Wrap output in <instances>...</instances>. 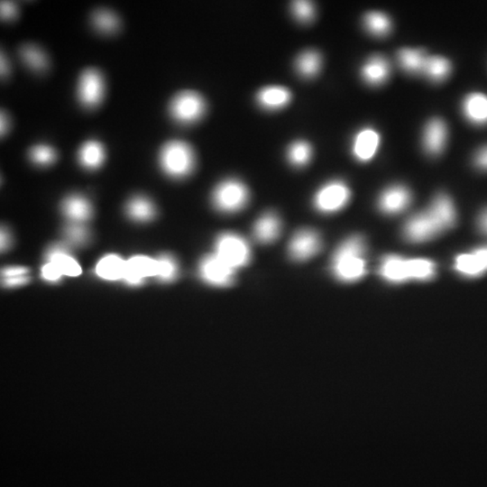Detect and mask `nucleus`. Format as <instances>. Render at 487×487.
<instances>
[{
  "label": "nucleus",
  "mask_w": 487,
  "mask_h": 487,
  "mask_svg": "<svg viewBox=\"0 0 487 487\" xmlns=\"http://www.w3.org/2000/svg\"><path fill=\"white\" fill-rule=\"evenodd\" d=\"M366 242L361 236L346 239L335 252L331 271L337 280L354 283L362 279L367 274L364 259Z\"/></svg>",
  "instance_id": "nucleus-1"
},
{
  "label": "nucleus",
  "mask_w": 487,
  "mask_h": 487,
  "mask_svg": "<svg viewBox=\"0 0 487 487\" xmlns=\"http://www.w3.org/2000/svg\"><path fill=\"white\" fill-rule=\"evenodd\" d=\"M160 164L163 172L171 177H186L195 166V154L186 143L169 142L161 150Z\"/></svg>",
  "instance_id": "nucleus-2"
},
{
  "label": "nucleus",
  "mask_w": 487,
  "mask_h": 487,
  "mask_svg": "<svg viewBox=\"0 0 487 487\" xmlns=\"http://www.w3.org/2000/svg\"><path fill=\"white\" fill-rule=\"evenodd\" d=\"M249 191L246 185L238 180L221 182L213 191L212 202L215 208L225 213H234L246 207Z\"/></svg>",
  "instance_id": "nucleus-3"
},
{
  "label": "nucleus",
  "mask_w": 487,
  "mask_h": 487,
  "mask_svg": "<svg viewBox=\"0 0 487 487\" xmlns=\"http://www.w3.org/2000/svg\"><path fill=\"white\" fill-rule=\"evenodd\" d=\"M215 249L216 255L235 270L250 262L249 245L243 238L234 233L220 235L217 239Z\"/></svg>",
  "instance_id": "nucleus-4"
},
{
  "label": "nucleus",
  "mask_w": 487,
  "mask_h": 487,
  "mask_svg": "<svg viewBox=\"0 0 487 487\" xmlns=\"http://www.w3.org/2000/svg\"><path fill=\"white\" fill-rule=\"evenodd\" d=\"M206 103L201 95L194 91H184L172 100L170 112L172 118L184 124L198 121L204 115Z\"/></svg>",
  "instance_id": "nucleus-5"
},
{
  "label": "nucleus",
  "mask_w": 487,
  "mask_h": 487,
  "mask_svg": "<svg viewBox=\"0 0 487 487\" xmlns=\"http://www.w3.org/2000/svg\"><path fill=\"white\" fill-rule=\"evenodd\" d=\"M351 197V191L344 182L330 181L316 193L315 205L322 213H334L346 207Z\"/></svg>",
  "instance_id": "nucleus-6"
},
{
  "label": "nucleus",
  "mask_w": 487,
  "mask_h": 487,
  "mask_svg": "<svg viewBox=\"0 0 487 487\" xmlns=\"http://www.w3.org/2000/svg\"><path fill=\"white\" fill-rule=\"evenodd\" d=\"M443 229L428 211L414 215L405 223L403 236L411 243H424L440 236Z\"/></svg>",
  "instance_id": "nucleus-7"
},
{
  "label": "nucleus",
  "mask_w": 487,
  "mask_h": 487,
  "mask_svg": "<svg viewBox=\"0 0 487 487\" xmlns=\"http://www.w3.org/2000/svg\"><path fill=\"white\" fill-rule=\"evenodd\" d=\"M200 276L208 285L228 287L235 282L236 270L215 255L205 256L199 267Z\"/></svg>",
  "instance_id": "nucleus-8"
},
{
  "label": "nucleus",
  "mask_w": 487,
  "mask_h": 487,
  "mask_svg": "<svg viewBox=\"0 0 487 487\" xmlns=\"http://www.w3.org/2000/svg\"><path fill=\"white\" fill-rule=\"evenodd\" d=\"M321 247L322 241L318 233L312 229H301L290 241L289 254L295 261H307L315 256Z\"/></svg>",
  "instance_id": "nucleus-9"
},
{
  "label": "nucleus",
  "mask_w": 487,
  "mask_h": 487,
  "mask_svg": "<svg viewBox=\"0 0 487 487\" xmlns=\"http://www.w3.org/2000/svg\"><path fill=\"white\" fill-rule=\"evenodd\" d=\"M104 95V80L100 71L88 69L83 71L79 82L80 100L86 107H94L100 103Z\"/></svg>",
  "instance_id": "nucleus-10"
},
{
  "label": "nucleus",
  "mask_w": 487,
  "mask_h": 487,
  "mask_svg": "<svg viewBox=\"0 0 487 487\" xmlns=\"http://www.w3.org/2000/svg\"><path fill=\"white\" fill-rule=\"evenodd\" d=\"M157 259L136 256L127 260L123 281L130 286H140L148 277L157 276Z\"/></svg>",
  "instance_id": "nucleus-11"
},
{
  "label": "nucleus",
  "mask_w": 487,
  "mask_h": 487,
  "mask_svg": "<svg viewBox=\"0 0 487 487\" xmlns=\"http://www.w3.org/2000/svg\"><path fill=\"white\" fill-rule=\"evenodd\" d=\"M454 267L465 277L477 278L483 276L487 272V246L479 247L472 253L457 256Z\"/></svg>",
  "instance_id": "nucleus-12"
},
{
  "label": "nucleus",
  "mask_w": 487,
  "mask_h": 487,
  "mask_svg": "<svg viewBox=\"0 0 487 487\" xmlns=\"http://www.w3.org/2000/svg\"><path fill=\"white\" fill-rule=\"evenodd\" d=\"M411 202V191L402 185H396L388 188L381 194L378 207L385 214H398L405 211Z\"/></svg>",
  "instance_id": "nucleus-13"
},
{
  "label": "nucleus",
  "mask_w": 487,
  "mask_h": 487,
  "mask_svg": "<svg viewBox=\"0 0 487 487\" xmlns=\"http://www.w3.org/2000/svg\"><path fill=\"white\" fill-rule=\"evenodd\" d=\"M380 145V136L373 128H364L355 134L352 152L360 162H369L375 157Z\"/></svg>",
  "instance_id": "nucleus-14"
},
{
  "label": "nucleus",
  "mask_w": 487,
  "mask_h": 487,
  "mask_svg": "<svg viewBox=\"0 0 487 487\" xmlns=\"http://www.w3.org/2000/svg\"><path fill=\"white\" fill-rule=\"evenodd\" d=\"M46 259L47 262L55 264L64 276L77 277L82 274V267L71 255L70 250L65 245H53L47 250Z\"/></svg>",
  "instance_id": "nucleus-15"
},
{
  "label": "nucleus",
  "mask_w": 487,
  "mask_h": 487,
  "mask_svg": "<svg viewBox=\"0 0 487 487\" xmlns=\"http://www.w3.org/2000/svg\"><path fill=\"white\" fill-rule=\"evenodd\" d=\"M448 128L441 118L432 119L426 125L423 136V145L427 153L438 155L443 151L446 145Z\"/></svg>",
  "instance_id": "nucleus-16"
},
{
  "label": "nucleus",
  "mask_w": 487,
  "mask_h": 487,
  "mask_svg": "<svg viewBox=\"0 0 487 487\" xmlns=\"http://www.w3.org/2000/svg\"><path fill=\"white\" fill-rule=\"evenodd\" d=\"M379 274L384 280L393 283L411 280L408 260L398 256H387L382 258Z\"/></svg>",
  "instance_id": "nucleus-17"
},
{
  "label": "nucleus",
  "mask_w": 487,
  "mask_h": 487,
  "mask_svg": "<svg viewBox=\"0 0 487 487\" xmlns=\"http://www.w3.org/2000/svg\"><path fill=\"white\" fill-rule=\"evenodd\" d=\"M429 211L440 224L443 231L454 228L457 222V212L452 201L447 194L440 193L435 197Z\"/></svg>",
  "instance_id": "nucleus-18"
},
{
  "label": "nucleus",
  "mask_w": 487,
  "mask_h": 487,
  "mask_svg": "<svg viewBox=\"0 0 487 487\" xmlns=\"http://www.w3.org/2000/svg\"><path fill=\"white\" fill-rule=\"evenodd\" d=\"M282 222L279 217L273 212L263 215L254 227V236L259 243L270 244L280 237Z\"/></svg>",
  "instance_id": "nucleus-19"
},
{
  "label": "nucleus",
  "mask_w": 487,
  "mask_h": 487,
  "mask_svg": "<svg viewBox=\"0 0 487 487\" xmlns=\"http://www.w3.org/2000/svg\"><path fill=\"white\" fill-rule=\"evenodd\" d=\"M391 73L389 62L381 55H375L364 64L361 74L364 82L378 86L387 82Z\"/></svg>",
  "instance_id": "nucleus-20"
},
{
  "label": "nucleus",
  "mask_w": 487,
  "mask_h": 487,
  "mask_svg": "<svg viewBox=\"0 0 487 487\" xmlns=\"http://www.w3.org/2000/svg\"><path fill=\"white\" fill-rule=\"evenodd\" d=\"M62 211L68 220L76 223L89 220L94 213L91 202L80 195H71L65 199L62 204Z\"/></svg>",
  "instance_id": "nucleus-21"
},
{
  "label": "nucleus",
  "mask_w": 487,
  "mask_h": 487,
  "mask_svg": "<svg viewBox=\"0 0 487 487\" xmlns=\"http://www.w3.org/2000/svg\"><path fill=\"white\" fill-rule=\"evenodd\" d=\"M291 100L292 94L285 87H265L258 94L259 105L268 110L283 109L288 105Z\"/></svg>",
  "instance_id": "nucleus-22"
},
{
  "label": "nucleus",
  "mask_w": 487,
  "mask_h": 487,
  "mask_svg": "<svg viewBox=\"0 0 487 487\" xmlns=\"http://www.w3.org/2000/svg\"><path fill=\"white\" fill-rule=\"evenodd\" d=\"M466 118L475 125L487 124V96L479 92L471 94L463 101Z\"/></svg>",
  "instance_id": "nucleus-23"
},
{
  "label": "nucleus",
  "mask_w": 487,
  "mask_h": 487,
  "mask_svg": "<svg viewBox=\"0 0 487 487\" xmlns=\"http://www.w3.org/2000/svg\"><path fill=\"white\" fill-rule=\"evenodd\" d=\"M127 261L121 256L107 255L101 258L96 265V274L106 281L123 280Z\"/></svg>",
  "instance_id": "nucleus-24"
},
{
  "label": "nucleus",
  "mask_w": 487,
  "mask_h": 487,
  "mask_svg": "<svg viewBox=\"0 0 487 487\" xmlns=\"http://www.w3.org/2000/svg\"><path fill=\"white\" fill-rule=\"evenodd\" d=\"M397 58L403 70L411 74L423 73L428 59L423 51L411 48L400 50Z\"/></svg>",
  "instance_id": "nucleus-25"
},
{
  "label": "nucleus",
  "mask_w": 487,
  "mask_h": 487,
  "mask_svg": "<svg viewBox=\"0 0 487 487\" xmlns=\"http://www.w3.org/2000/svg\"><path fill=\"white\" fill-rule=\"evenodd\" d=\"M128 217L139 222H148L157 215L153 202L143 196L134 197L127 206Z\"/></svg>",
  "instance_id": "nucleus-26"
},
{
  "label": "nucleus",
  "mask_w": 487,
  "mask_h": 487,
  "mask_svg": "<svg viewBox=\"0 0 487 487\" xmlns=\"http://www.w3.org/2000/svg\"><path fill=\"white\" fill-rule=\"evenodd\" d=\"M79 160L88 169H97L105 160V151L101 143L89 141L85 143L79 152Z\"/></svg>",
  "instance_id": "nucleus-27"
},
{
  "label": "nucleus",
  "mask_w": 487,
  "mask_h": 487,
  "mask_svg": "<svg viewBox=\"0 0 487 487\" xmlns=\"http://www.w3.org/2000/svg\"><path fill=\"white\" fill-rule=\"evenodd\" d=\"M296 70L301 76L312 78L319 73L321 68V56L315 51H306L296 60Z\"/></svg>",
  "instance_id": "nucleus-28"
},
{
  "label": "nucleus",
  "mask_w": 487,
  "mask_h": 487,
  "mask_svg": "<svg viewBox=\"0 0 487 487\" xmlns=\"http://www.w3.org/2000/svg\"><path fill=\"white\" fill-rule=\"evenodd\" d=\"M423 73L432 82H441L446 80L451 73L450 62L441 56L428 57Z\"/></svg>",
  "instance_id": "nucleus-29"
},
{
  "label": "nucleus",
  "mask_w": 487,
  "mask_h": 487,
  "mask_svg": "<svg viewBox=\"0 0 487 487\" xmlns=\"http://www.w3.org/2000/svg\"><path fill=\"white\" fill-rule=\"evenodd\" d=\"M367 31L375 37H382L389 34L392 23L389 17L381 12H370L364 19Z\"/></svg>",
  "instance_id": "nucleus-30"
},
{
  "label": "nucleus",
  "mask_w": 487,
  "mask_h": 487,
  "mask_svg": "<svg viewBox=\"0 0 487 487\" xmlns=\"http://www.w3.org/2000/svg\"><path fill=\"white\" fill-rule=\"evenodd\" d=\"M20 55L23 61L32 70L42 71L48 67V59L46 53L40 48L26 44L20 49Z\"/></svg>",
  "instance_id": "nucleus-31"
},
{
  "label": "nucleus",
  "mask_w": 487,
  "mask_h": 487,
  "mask_svg": "<svg viewBox=\"0 0 487 487\" xmlns=\"http://www.w3.org/2000/svg\"><path fill=\"white\" fill-rule=\"evenodd\" d=\"M411 280L428 281L434 278L436 265L429 259L408 260Z\"/></svg>",
  "instance_id": "nucleus-32"
},
{
  "label": "nucleus",
  "mask_w": 487,
  "mask_h": 487,
  "mask_svg": "<svg viewBox=\"0 0 487 487\" xmlns=\"http://www.w3.org/2000/svg\"><path fill=\"white\" fill-rule=\"evenodd\" d=\"M157 276L163 283H172L178 277L179 267L177 261L172 256L163 255L157 258Z\"/></svg>",
  "instance_id": "nucleus-33"
},
{
  "label": "nucleus",
  "mask_w": 487,
  "mask_h": 487,
  "mask_svg": "<svg viewBox=\"0 0 487 487\" xmlns=\"http://www.w3.org/2000/svg\"><path fill=\"white\" fill-rule=\"evenodd\" d=\"M312 157V148L309 143L297 141L292 143L287 152L290 163L294 166L303 167L309 163Z\"/></svg>",
  "instance_id": "nucleus-34"
},
{
  "label": "nucleus",
  "mask_w": 487,
  "mask_h": 487,
  "mask_svg": "<svg viewBox=\"0 0 487 487\" xmlns=\"http://www.w3.org/2000/svg\"><path fill=\"white\" fill-rule=\"evenodd\" d=\"M92 20L96 28L104 33L115 32L119 26L118 17L112 12L107 10L96 12Z\"/></svg>",
  "instance_id": "nucleus-35"
},
{
  "label": "nucleus",
  "mask_w": 487,
  "mask_h": 487,
  "mask_svg": "<svg viewBox=\"0 0 487 487\" xmlns=\"http://www.w3.org/2000/svg\"><path fill=\"white\" fill-rule=\"evenodd\" d=\"M65 238L69 243L73 246H83L89 238V230L80 223L71 222L65 227L64 230Z\"/></svg>",
  "instance_id": "nucleus-36"
},
{
  "label": "nucleus",
  "mask_w": 487,
  "mask_h": 487,
  "mask_svg": "<svg viewBox=\"0 0 487 487\" xmlns=\"http://www.w3.org/2000/svg\"><path fill=\"white\" fill-rule=\"evenodd\" d=\"M30 158L33 162L39 164V166H48V164L55 162L56 153L50 146L41 145L31 149Z\"/></svg>",
  "instance_id": "nucleus-37"
},
{
  "label": "nucleus",
  "mask_w": 487,
  "mask_h": 487,
  "mask_svg": "<svg viewBox=\"0 0 487 487\" xmlns=\"http://www.w3.org/2000/svg\"><path fill=\"white\" fill-rule=\"evenodd\" d=\"M292 13L301 23H309L315 16V8L312 3L295 1L292 5Z\"/></svg>",
  "instance_id": "nucleus-38"
},
{
  "label": "nucleus",
  "mask_w": 487,
  "mask_h": 487,
  "mask_svg": "<svg viewBox=\"0 0 487 487\" xmlns=\"http://www.w3.org/2000/svg\"><path fill=\"white\" fill-rule=\"evenodd\" d=\"M62 276L64 274L53 263L47 262L41 269V277L48 283H57Z\"/></svg>",
  "instance_id": "nucleus-39"
},
{
  "label": "nucleus",
  "mask_w": 487,
  "mask_h": 487,
  "mask_svg": "<svg viewBox=\"0 0 487 487\" xmlns=\"http://www.w3.org/2000/svg\"><path fill=\"white\" fill-rule=\"evenodd\" d=\"M0 11H1V17L3 19H14L17 15V6L12 2H1Z\"/></svg>",
  "instance_id": "nucleus-40"
},
{
  "label": "nucleus",
  "mask_w": 487,
  "mask_h": 487,
  "mask_svg": "<svg viewBox=\"0 0 487 487\" xmlns=\"http://www.w3.org/2000/svg\"><path fill=\"white\" fill-rule=\"evenodd\" d=\"M29 270L24 267H6L2 270L3 279L5 278L19 277L28 276Z\"/></svg>",
  "instance_id": "nucleus-41"
},
{
  "label": "nucleus",
  "mask_w": 487,
  "mask_h": 487,
  "mask_svg": "<svg viewBox=\"0 0 487 487\" xmlns=\"http://www.w3.org/2000/svg\"><path fill=\"white\" fill-rule=\"evenodd\" d=\"M29 281L30 277L28 276L5 278V279H3V285L5 287H8V288H14V287L26 285V283H29Z\"/></svg>",
  "instance_id": "nucleus-42"
},
{
  "label": "nucleus",
  "mask_w": 487,
  "mask_h": 487,
  "mask_svg": "<svg viewBox=\"0 0 487 487\" xmlns=\"http://www.w3.org/2000/svg\"><path fill=\"white\" fill-rule=\"evenodd\" d=\"M475 164L477 168L487 171V145L477 152L475 157Z\"/></svg>",
  "instance_id": "nucleus-43"
},
{
  "label": "nucleus",
  "mask_w": 487,
  "mask_h": 487,
  "mask_svg": "<svg viewBox=\"0 0 487 487\" xmlns=\"http://www.w3.org/2000/svg\"><path fill=\"white\" fill-rule=\"evenodd\" d=\"M10 233L5 228L1 229V234H0V246L2 251H7L11 246Z\"/></svg>",
  "instance_id": "nucleus-44"
},
{
  "label": "nucleus",
  "mask_w": 487,
  "mask_h": 487,
  "mask_svg": "<svg viewBox=\"0 0 487 487\" xmlns=\"http://www.w3.org/2000/svg\"><path fill=\"white\" fill-rule=\"evenodd\" d=\"M477 226L483 234L487 235V209L481 212L478 217Z\"/></svg>",
  "instance_id": "nucleus-45"
},
{
  "label": "nucleus",
  "mask_w": 487,
  "mask_h": 487,
  "mask_svg": "<svg viewBox=\"0 0 487 487\" xmlns=\"http://www.w3.org/2000/svg\"><path fill=\"white\" fill-rule=\"evenodd\" d=\"M10 62H8L7 57L4 53H1V59H0V73H1L2 77H7L8 73H10Z\"/></svg>",
  "instance_id": "nucleus-46"
},
{
  "label": "nucleus",
  "mask_w": 487,
  "mask_h": 487,
  "mask_svg": "<svg viewBox=\"0 0 487 487\" xmlns=\"http://www.w3.org/2000/svg\"><path fill=\"white\" fill-rule=\"evenodd\" d=\"M8 127H10V121H8L7 114L2 112L1 116H0V132H1V136H4L8 132Z\"/></svg>",
  "instance_id": "nucleus-47"
}]
</instances>
